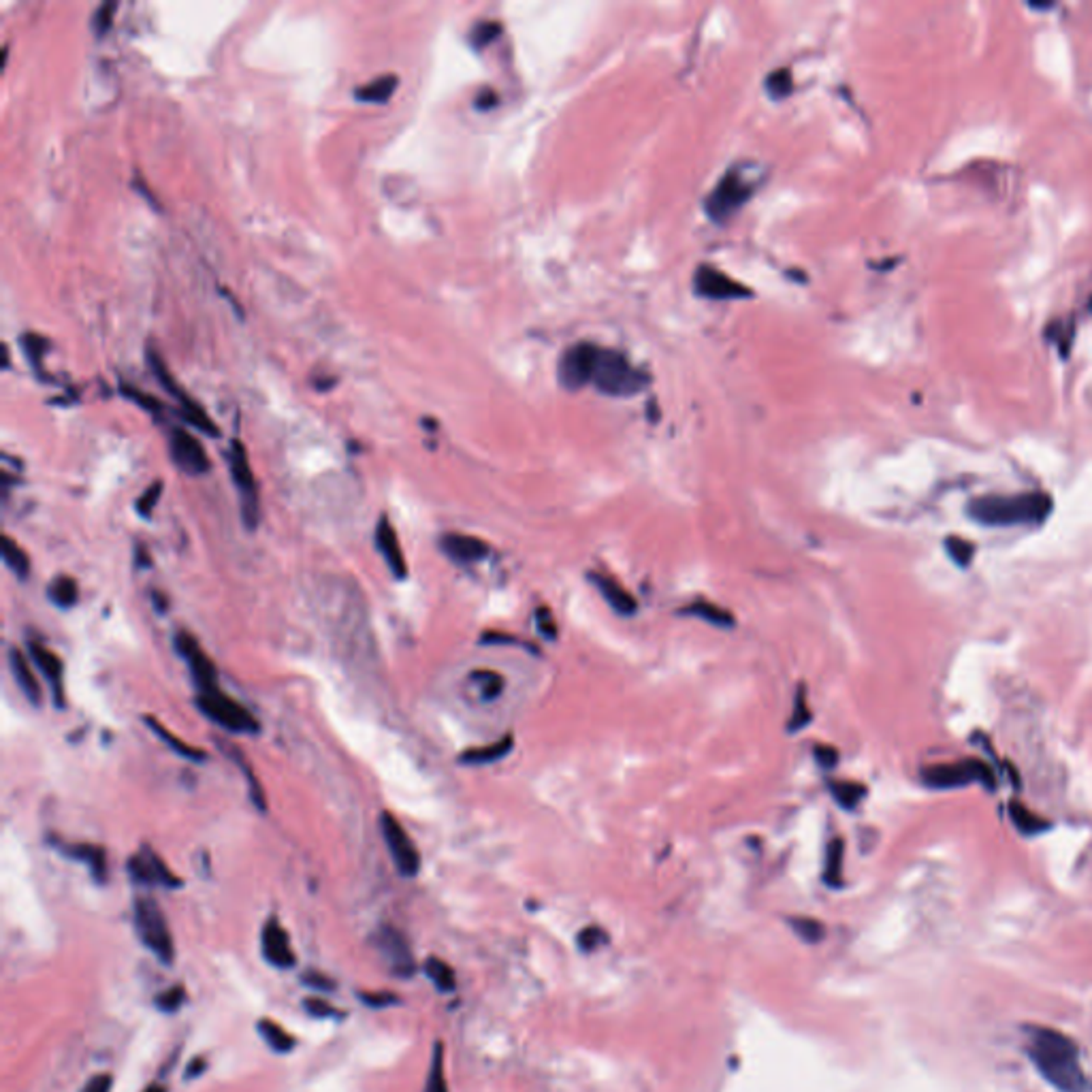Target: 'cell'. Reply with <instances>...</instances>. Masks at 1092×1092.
I'll return each instance as SVG.
<instances>
[{
  "instance_id": "6da1fadb",
  "label": "cell",
  "mask_w": 1092,
  "mask_h": 1092,
  "mask_svg": "<svg viewBox=\"0 0 1092 1092\" xmlns=\"http://www.w3.org/2000/svg\"><path fill=\"white\" fill-rule=\"evenodd\" d=\"M1027 1054L1043 1080L1058 1092H1088L1080 1052L1071 1037L1050 1027L1027 1028Z\"/></svg>"
},
{
  "instance_id": "7a4b0ae2",
  "label": "cell",
  "mask_w": 1092,
  "mask_h": 1092,
  "mask_svg": "<svg viewBox=\"0 0 1092 1092\" xmlns=\"http://www.w3.org/2000/svg\"><path fill=\"white\" fill-rule=\"evenodd\" d=\"M1050 512H1052V500L1046 493L988 495L973 500L968 506V515L990 528L1041 523L1046 521Z\"/></svg>"
},
{
  "instance_id": "3957f363",
  "label": "cell",
  "mask_w": 1092,
  "mask_h": 1092,
  "mask_svg": "<svg viewBox=\"0 0 1092 1092\" xmlns=\"http://www.w3.org/2000/svg\"><path fill=\"white\" fill-rule=\"evenodd\" d=\"M591 382L606 395H634L647 385V378L623 354L598 348Z\"/></svg>"
},
{
  "instance_id": "277c9868",
  "label": "cell",
  "mask_w": 1092,
  "mask_h": 1092,
  "mask_svg": "<svg viewBox=\"0 0 1092 1092\" xmlns=\"http://www.w3.org/2000/svg\"><path fill=\"white\" fill-rule=\"evenodd\" d=\"M135 931L139 934L141 944L152 952L156 958L165 965H171L175 956L173 937H171L167 918L154 898L139 896L133 907Z\"/></svg>"
},
{
  "instance_id": "5b68a950",
  "label": "cell",
  "mask_w": 1092,
  "mask_h": 1092,
  "mask_svg": "<svg viewBox=\"0 0 1092 1092\" xmlns=\"http://www.w3.org/2000/svg\"><path fill=\"white\" fill-rule=\"evenodd\" d=\"M196 705H199L203 715H208L211 721H216L218 726H222L233 734H256L261 730L256 717L243 705H239L237 700L224 694L220 687L199 694Z\"/></svg>"
},
{
  "instance_id": "8992f818",
  "label": "cell",
  "mask_w": 1092,
  "mask_h": 1092,
  "mask_svg": "<svg viewBox=\"0 0 1092 1092\" xmlns=\"http://www.w3.org/2000/svg\"><path fill=\"white\" fill-rule=\"evenodd\" d=\"M921 779H924L926 785L937 789L965 788V785L973 781L984 783L986 788H994L996 785L992 768H990L986 762L973 760V757H967V760L954 764H934V766L921 770Z\"/></svg>"
},
{
  "instance_id": "52a82bcc",
  "label": "cell",
  "mask_w": 1092,
  "mask_h": 1092,
  "mask_svg": "<svg viewBox=\"0 0 1092 1092\" xmlns=\"http://www.w3.org/2000/svg\"><path fill=\"white\" fill-rule=\"evenodd\" d=\"M146 354H148V363H149V367H152V372H154L156 378H159L160 385L165 386L167 391L171 395H173V398L177 401H180V414H182V419L186 421V422H190V425H193V427L199 429V432L211 435V438H218V433H220V432H218L216 422L209 419V414L205 412V410L199 404H196V401L193 398H190V395L186 391H184V388L180 385H177L175 378L169 372V367L165 365V361H162V357H160L159 352H156V348L148 346V352Z\"/></svg>"
},
{
  "instance_id": "ba28073f",
  "label": "cell",
  "mask_w": 1092,
  "mask_h": 1092,
  "mask_svg": "<svg viewBox=\"0 0 1092 1092\" xmlns=\"http://www.w3.org/2000/svg\"><path fill=\"white\" fill-rule=\"evenodd\" d=\"M227 457H229L231 476H233V482L239 491V497H242L243 525L248 529H255L258 525V518H261V504H258V487H256L255 472H252V468H250L248 453H245L242 442L233 440L231 442Z\"/></svg>"
},
{
  "instance_id": "9c48e42d",
  "label": "cell",
  "mask_w": 1092,
  "mask_h": 1092,
  "mask_svg": "<svg viewBox=\"0 0 1092 1092\" xmlns=\"http://www.w3.org/2000/svg\"><path fill=\"white\" fill-rule=\"evenodd\" d=\"M380 828H382V837H385L386 849H388V853H391L398 871L404 877H414L416 872L421 871V853H419V849H416L412 838L408 837L404 825L399 824V819L395 817L393 813L382 811Z\"/></svg>"
},
{
  "instance_id": "30bf717a",
  "label": "cell",
  "mask_w": 1092,
  "mask_h": 1092,
  "mask_svg": "<svg viewBox=\"0 0 1092 1092\" xmlns=\"http://www.w3.org/2000/svg\"><path fill=\"white\" fill-rule=\"evenodd\" d=\"M749 195L751 184L742 180L741 173L732 171V173L721 177V182L717 184L713 195L706 199V214L711 216L715 222L726 220V218L732 216L734 211L747 201Z\"/></svg>"
},
{
  "instance_id": "8fae6325",
  "label": "cell",
  "mask_w": 1092,
  "mask_h": 1092,
  "mask_svg": "<svg viewBox=\"0 0 1092 1092\" xmlns=\"http://www.w3.org/2000/svg\"><path fill=\"white\" fill-rule=\"evenodd\" d=\"M175 648H177V653L186 659L190 674H193V681L196 685V692L203 694V692H209V689L218 687V672H216L214 661H211L209 655L199 647V643H196V638L193 636V634L177 632L175 634Z\"/></svg>"
},
{
  "instance_id": "7c38bea8",
  "label": "cell",
  "mask_w": 1092,
  "mask_h": 1092,
  "mask_svg": "<svg viewBox=\"0 0 1092 1092\" xmlns=\"http://www.w3.org/2000/svg\"><path fill=\"white\" fill-rule=\"evenodd\" d=\"M171 457L175 466L190 476H201L209 469V457L203 444L182 427L171 432Z\"/></svg>"
},
{
  "instance_id": "4fadbf2b",
  "label": "cell",
  "mask_w": 1092,
  "mask_h": 1092,
  "mask_svg": "<svg viewBox=\"0 0 1092 1092\" xmlns=\"http://www.w3.org/2000/svg\"><path fill=\"white\" fill-rule=\"evenodd\" d=\"M128 872L136 884L141 885H165V887H180L182 879L169 871V866L162 862L159 853L149 848H143L139 853L128 860Z\"/></svg>"
},
{
  "instance_id": "5bb4252c",
  "label": "cell",
  "mask_w": 1092,
  "mask_h": 1092,
  "mask_svg": "<svg viewBox=\"0 0 1092 1092\" xmlns=\"http://www.w3.org/2000/svg\"><path fill=\"white\" fill-rule=\"evenodd\" d=\"M375 945H378L380 954L385 956V960L388 962V967H391V971L395 975H399V978H412L416 968L412 950H410L406 937L398 928L382 926L380 931L375 932Z\"/></svg>"
},
{
  "instance_id": "9a60e30c",
  "label": "cell",
  "mask_w": 1092,
  "mask_h": 1092,
  "mask_svg": "<svg viewBox=\"0 0 1092 1092\" xmlns=\"http://www.w3.org/2000/svg\"><path fill=\"white\" fill-rule=\"evenodd\" d=\"M596 352H598V346H593V344H578L575 348H570V350L562 357V361H559V367H557V374H559V380H562V385L568 386V388H580L583 385H587V382H591Z\"/></svg>"
},
{
  "instance_id": "2e32d148",
  "label": "cell",
  "mask_w": 1092,
  "mask_h": 1092,
  "mask_svg": "<svg viewBox=\"0 0 1092 1092\" xmlns=\"http://www.w3.org/2000/svg\"><path fill=\"white\" fill-rule=\"evenodd\" d=\"M263 954L273 967L278 968H291L295 967V952H292L289 932L279 924L278 918H269L261 934Z\"/></svg>"
},
{
  "instance_id": "e0dca14e",
  "label": "cell",
  "mask_w": 1092,
  "mask_h": 1092,
  "mask_svg": "<svg viewBox=\"0 0 1092 1092\" xmlns=\"http://www.w3.org/2000/svg\"><path fill=\"white\" fill-rule=\"evenodd\" d=\"M374 538H375V549H378L380 555L385 557L391 575L399 580L406 578L408 576V564H406L404 551H401L398 531H395V528L386 516H382L378 521V528H375Z\"/></svg>"
},
{
  "instance_id": "ac0fdd59",
  "label": "cell",
  "mask_w": 1092,
  "mask_h": 1092,
  "mask_svg": "<svg viewBox=\"0 0 1092 1092\" xmlns=\"http://www.w3.org/2000/svg\"><path fill=\"white\" fill-rule=\"evenodd\" d=\"M29 653H30V659L34 661V666L39 668V672L43 674L47 682L52 685L53 700H56V705L63 708L65 706V694H63L65 692V687H63L65 666H63V661H60V658L52 651V648H47L45 645H41V643H34V640H30Z\"/></svg>"
},
{
  "instance_id": "d6986e66",
  "label": "cell",
  "mask_w": 1092,
  "mask_h": 1092,
  "mask_svg": "<svg viewBox=\"0 0 1092 1092\" xmlns=\"http://www.w3.org/2000/svg\"><path fill=\"white\" fill-rule=\"evenodd\" d=\"M440 546L444 555L457 564H476L489 555V544L468 534H444Z\"/></svg>"
},
{
  "instance_id": "ffe728a7",
  "label": "cell",
  "mask_w": 1092,
  "mask_h": 1092,
  "mask_svg": "<svg viewBox=\"0 0 1092 1092\" xmlns=\"http://www.w3.org/2000/svg\"><path fill=\"white\" fill-rule=\"evenodd\" d=\"M694 286H695V291H698V295H705V297H711V299H734V297L747 295V289H742L741 284H736L732 278L726 276V273L715 271L711 267H702L698 273H695Z\"/></svg>"
},
{
  "instance_id": "44dd1931",
  "label": "cell",
  "mask_w": 1092,
  "mask_h": 1092,
  "mask_svg": "<svg viewBox=\"0 0 1092 1092\" xmlns=\"http://www.w3.org/2000/svg\"><path fill=\"white\" fill-rule=\"evenodd\" d=\"M589 580L593 583V587L599 591V596H602L606 602L611 604L612 611H617L619 614H634L638 611V604H636V598L632 596L630 591L625 589L623 585L617 583L612 576L604 575V572H591Z\"/></svg>"
},
{
  "instance_id": "7402d4cb",
  "label": "cell",
  "mask_w": 1092,
  "mask_h": 1092,
  "mask_svg": "<svg viewBox=\"0 0 1092 1092\" xmlns=\"http://www.w3.org/2000/svg\"><path fill=\"white\" fill-rule=\"evenodd\" d=\"M9 666H11L13 679H16V682L24 692L26 698H29L34 706H39L41 702H43V692H41V682L37 679V674H34V671H32L30 659L26 658L19 648L11 647L9 648Z\"/></svg>"
},
{
  "instance_id": "603a6c76",
  "label": "cell",
  "mask_w": 1092,
  "mask_h": 1092,
  "mask_svg": "<svg viewBox=\"0 0 1092 1092\" xmlns=\"http://www.w3.org/2000/svg\"><path fill=\"white\" fill-rule=\"evenodd\" d=\"M466 685H468L469 695H472L476 702H481V705H489V702L500 698L504 687H506V679H504L500 672L481 668V671H472L468 674Z\"/></svg>"
},
{
  "instance_id": "cb8c5ba5",
  "label": "cell",
  "mask_w": 1092,
  "mask_h": 1092,
  "mask_svg": "<svg viewBox=\"0 0 1092 1092\" xmlns=\"http://www.w3.org/2000/svg\"><path fill=\"white\" fill-rule=\"evenodd\" d=\"M63 851H65V856L77 860V862L88 864V869H90L92 877L97 879V882H105L107 879L105 849L97 848V845H90V843H75V845H66V848H63Z\"/></svg>"
},
{
  "instance_id": "d4e9b609",
  "label": "cell",
  "mask_w": 1092,
  "mask_h": 1092,
  "mask_svg": "<svg viewBox=\"0 0 1092 1092\" xmlns=\"http://www.w3.org/2000/svg\"><path fill=\"white\" fill-rule=\"evenodd\" d=\"M146 723L160 741H165V745L173 751V754L186 757V760H193V762H203L205 754L201 749H196L193 745H188V742H184L182 739H177V736L173 732H169V730L162 726L159 719H154V717H146Z\"/></svg>"
},
{
  "instance_id": "484cf974",
  "label": "cell",
  "mask_w": 1092,
  "mask_h": 1092,
  "mask_svg": "<svg viewBox=\"0 0 1092 1092\" xmlns=\"http://www.w3.org/2000/svg\"><path fill=\"white\" fill-rule=\"evenodd\" d=\"M398 75H380V77L367 81L365 86L357 88L354 97L363 102H386L398 90Z\"/></svg>"
},
{
  "instance_id": "4316f807",
  "label": "cell",
  "mask_w": 1092,
  "mask_h": 1092,
  "mask_svg": "<svg viewBox=\"0 0 1092 1092\" xmlns=\"http://www.w3.org/2000/svg\"><path fill=\"white\" fill-rule=\"evenodd\" d=\"M843 860H845V843L841 838H832L828 849H825V866H824V882L830 887H841L843 884Z\"/></svg>"
},
{
  "instance_id": "83f0119b",
  "label": "cell",
  "mask_w": 1092,
  "mask_h": 1092,
  "mask_svg": "<svg viewBox=\"0 0 1092 1092\" xmlns=\"http://www.w3.org/2000/svg\"><path fill=\"white\" fill-rule=\"evenodd\" d=\"M510 749H512V736H504V739L491 742V745H487V747L466 751V754H461L459 760L463 764H491V762L502 760L504 755H508Z\"/></svg>"
},
{
  "instance_id": "f1b7e54d",
  "label": "cell",
  "mask_w": 1092,
  "mask_h": 1092,
  "mask_svg": "<svg viewBox=\"0 0 1092 1092\" xmlns=\"http://www.w3.org/2000/svg\"><path fill=\"white\" fill-rule=\"evenodd\" d=\"M1009 815H1012V822L1022 835H1039V832H1046L1050 828L1048 819L1037 815L1035 811H1030L1020 802L1009 804Z\"/></svg>"
},
{
  "instance_id": "f546056e",
  "label": "cell",
  "mask_w": 1092,
  "mask_h": 1092,
  "mask_svg": "<svg viewBox=\"0 0 1092 1092\" xmlns=\"http://www.w3.org/2000/svg\"><path fill=\"white\" fill-rule=\"evenodd\" d=\"M3 559L5 565L9 568L18 578H29L30 575V557L22 546H19L11 536H3Z\"/></svg>"
},
{
  "instance_id": "4dcf8cb0",
  "label": "cell",
  "mask_w": 1092,
  "mask_h": 1092,
  "mask_svg": "<svg viewBox=\"0 0 1092 1092\" xmlns=\"http://www.w3.org/2000/svg\"><path fill=\"white\" fill-rule=\"evenodd\" d=\"M258 1033H261L263 1039L267 1041V1046L273 1050V1052L286 1054L295 1048V1037H292L291 1033H286V1030L279 1027L278 1022L261 1020L258 1022Z\"/></svg>"
},
{
  "instance_id": "1f68e13d",
  "label": "cell",
  "mask_w": 1092,
  "mask_h": 1092,
  "mask_svg": "<svg viewBox=\"0 0 1092 1092\" xmlns=\"http://www.w3.org/2000/svg\"><path fill=\"white\" fill-rule=\"evenodd\" d=\"M681 614H692V617H698L702 621H708V623L721 625V627H732L734 625L732 612L723 611L721 606L711 604V602H694V604H687L685 609H681Z\"/></svg>"
},
{
  "instance_id": "d6a6232c",
  "label": "cell",
  "mask_w": 1092,
  "mask_h": 1092,
  "mask_svg": "<svg viewBox=\"0 0 1092 1092\" xmlns=\"http://www.w3.org/2000/svg\"><path fill=\"white\" fill-rule=\"evenodd\" d=\"M47 596H50L52 602L60 606V609H71V606H75V602L79 599L77 580L71 578V576H56L52 580Z\"/></svg>"
},
{
  "instance_id": "836d02e7",
  "label": "cell",
  "mask_w": 1092,
  "mask_h": 1092,
  "mask_svg": "<svg viewBox=\"0 0 1092 1092\" xmlns=\"http://www.w3.org/2000/svg\"><path fill=\"white\" fill-rule=\"evenodd\" d=\"M425 973H427V978L442 990V992H450V990H455V986H457L453 968H450V965H446L444 960L435 958V956L427 958Z\"/></svg>"
},
{
  "instance_id": "e575fe53",
  "label": "cell",
  "mask_w": 1092,
  "mask_h": 1092,
  "mask_svg": "<svg viewBox=\"0 0 1092 1092\" xmlns=\"http://www.w3.org/2000/svg\"><path fill=\"white\" fill-rule=\"evenodd\" d=\"M830 789L832 796L837 798V802L845 809H856L866 794L864 785H860L856 781H837L830 785Z\"/></svg>"
},
{
  "instance_id": "d590c367",
  "label": "cell",
  "mask_w": 1092,
  "mask_h": 1092,
  "mask_svg": "<svg viewBox=\"0 0 1092 1092\" xmlns=\"http://www.w3.org/2000/svg\"><path fill=\"white\" fill-rule=\"evenodd\" d=\"M425 1092H448L446 1077H444V1046L442 1043H435V1048H433V1058H432V1067H429Z\"/></svg>"
},
{
  "instance_id": "8d00e7d4",
  "label": "cell",
  "mask_w": 1092,
  "mask_h": 1092,
  "mask_svg": "<svg viewBox=\"0 0 1092 1092\" xmlns=\"http://www.w3.org/2000/svg\"><path fill=\"white\" fill-rule=\"evenodd\" d=\"M22 348L24 354L30 361V365L34 367V372L43 375V367H41V363H43V354L47 352V348H50L47 339L37 336V333H26V336H22Z\"/></svg>"
},
{
  "instance_id": "74e56055",
  "label": "cell",
  "mask_w": 1092,
  "mask_h": 1092,
  "mask_svg": "<svg viewBox=\"0 0 1092 1092\" xmlns=\"http://www.w3.org/2000/svg\"><path fill=\"white\" fill-rule=\"evenodd\" d=\"M945 549H947V555L952 557V562L958 564L960 568H967V565L971 564L973 557H975V544L965 540V538H960V536H947Z\"/></svg>"
},
{
  "instance_id": "f35d334b",
  "label": "cell",
  "mask_w": 1092,
  "mask_h": 1092,
  "mask_svg": "<svg viewBox=\"0 0 1092 1092\" xmlns=\"http://www.w3.org/2000/svg\"><path fill=\"white\" fill-rule=\"evenodd\" d=\"M789 924L796 931L798 937H801L802 941H807V944H819L825 934V928H824L822 921H817L813 918H794V920H789Z\"/></svg>"
},
{
  "instance_id": "ab89813d",
  "label": "cell",
  "mask_w": 1092,
  "mask_h": 1092,
  "mask_svg": "<svg viewBox=\"0 0 1092 1092\" xmlns=\"http://www.w3.org/2000/svg\"><path fill=\"white\" fill-rule=\"evenodd\" d=\"M160 495H162V481H156V482L149 484V487L141 493L139 500H136V504H135L136 512H139L143 518L152 516L154 508L159 506V502H160Z\"/></svg>"
},
{
  "instance_id": "60d3db41",
  "label": "cell",
  "mask_w": 1092,
  "mask_h": 1092,
  "mask_svg": "<svg viewBox=\"0 0 1092 1092\" xmlns=\"http://www.w3.org/2000/svg\"><path fill=\"white\" fill-rule=\"evenodd\" d=\"M184 1001H186V992H184L182 986L167 988L165 992H160L154 999L156 1007H159L160 1012H177V1009L184 1005Z\"/></svg>"
},
{
  "instance_id": "b9f144b4",
  "label": "cell",
  "mask_w": 1092,
  "mask_h": 1092,
  "mask_svg": "<svg viewBox=\"0 0 1092 1092\" xmlns=\"http://www.w3.org/2000/svg\"><path fill=\"white\" fill-rule=\"evenodd\" d=\"M497 34H500V24L495 22H481L474 26L472 34H469V39H472V45L476 50H481V47L489 45L491 41H493Z\"/></svg>"
},
{
  "instance_id": "7bdbcfd3",
  "label": "cell",
  "mask_w": 1092,
  "mask_h": 1092,
  "mask_svg": "<svg viewBox=\"0 0 1092 1092\" xmlns=\"http://www.w3.org/2000/svg\"><path fill=\"white\" fill-rule=\"evenodd\" d=\"M766 88L773 99H783L791 92V75L789 71H777L768 77Z\"/></svg>"
},
{
  "instance_id": "ee69618b",
  "label": "cell",
  "mask_w": 1092,
  "mask_h": 1092,
  "mask_svg": "<svg viewBox=\"0 0 1092 1092\" xmlns=\"http://www.w3.org/2000/svg\"><path fill=\"white\" fill-rule=\"evenodd\" d=\"M118 9V3H102L97 11H94L92 16V29L94 32L99 34H105L109 30V26L113 22V13Z\"/></svg>"
},
{
  "instance_id": "f6af8a7d",
  "label": "cell",
  "mask_w": 1092,
  "mask_h": 1092,
  "mask_svg": "<svg viewBox=\"0 0 1092 1092\" xmlns=\"http://www.w3.org/2000/svg\"><path fill=\"white\" fill-rule=\"evenodd\" d=\"M794 717H791L789 721V730H801L804 728V723L811 719V713H809V705H807V695H804V689L801 687L796 694V702H794Z\"/></svg>"
},
{
  "instance_id": "bcb514c9",
  "label": "cell",
  "mask_w": 1092,
  "mask_h": 1092,
  "mask_svg": "<svg viewBox=\"0 0 1092 1092\" xmlns=\"http://www.w3.org/2000/svg\"><path fill=\"white\" fill-rule=\"evenodd\" d=\"M303 1007L305 1012L314 1015V1018H336L338 1012L333 1009L331 1003H326L325 999H318V996H312V999H305L303 1001Z\"/></svg>"
},
{
  "instance_id": "7dc6e473",
  "label": "cell",
  "mask_w": 1092,
  "mask_h": 1092,
  "mask_svg": "<svg viewBox=\"0 0 1092 1092\" xmlns=\"http://www.w3.org/2000/svg\"><path fill=\"white\" fill-rule=\"evenodd\" d=\"M536 621H538V630L544 638H555L557 636V623H555V617H552V612L549 609H538L536 611Z\"/></svg>"
},
{
  "instance_id": "c3c4849f",
  "label": "cell",
  "mask_w": 1092,
  "mask_h": 1092,
  "mask_svg": "<svg viewBox=\"0 0 1092 1092\" xmlns=\"http://www.w3.org/2000/svg\"><path fill=\"white\" fill-rule=\"evenodd\" d=\"M359 999L363 1001L367 1007H374V1009L388 1007V1005H393V1003L399 1001L393 992H385V990H382V992H363L359 996Z\"/></svg>"
},
{
  "instance_id": "681fc988",
  "label": "cell",
  "mask_w": 1092,
  "mask_h": 1092,
  "mask_svg": "<svg viewBox=\"0 0 1092 1092\" xmlns=\"http://www.w3.org/2000/svg\"><path fill=\"white\" fill-rule=\"evenodd\" d=\"M604 939L606 937H604L602 931H598V928H587V931L580 932L578 944L585 952H591V950H596L599 944H604Z\"/></svg>"
},
{
  "instance_id": "f907efd6",
  "label": "cell",
  "mask_w": 1092,
  "mask_h": 1092,
  "mask_svg": "<svg viewBox=\"0 0 1092 1092\" xmlns=\"http://www.w3.org/2000/svg\"><path fill=\"white\" fill-rule=\"evenodd\" d=\"M112 1086H113L112 1075H109V1074H97V1075L90 1077V1080H88L84 1084V1088H81V1092H112Z\"/></svg>"
},
{
  "instance_id": "816d5d0a",
  "label": "cell",
  "mask_w": 1092,
  "mask_h": 1092,
  "mask_svg": "<svg viewBox=\"0 0 1092 1092\" xmlns=\"http://www.w3.org/2000/svg\"><path fill=\"white\" fill-rule=\"evenodd\" d=\"M303 984H307V986L314 988V990H326V992L336 990V981L326 978L325 973H316V971L307 973L305 978H303Z\"/></svg>"
},
{
  "instance_id": "f5cc1de1",
  "label": "cell",
  "mask_w": 1092,
  "mask_h": 1092,
  "mask_svg": "<svg viewBox=\"0 0 1092 1092\" xmlns=\"http://www.w3.org/2000/svg\"><path fill=\"white\" fill-rule=\"evenodd\" d=\"M815 757L822 766L832 768L838 760V754H837V749H832V747H815Z\"/></svg>"
},
{
  "instance_id": "db71d44e",
  "label": "cell",
  "mask_w": 1092,
  "mask_h": 1092,
  "mask_svg": "<svg viewBox=\"0 0 1092 1092\" xmlns=\"http://www.w3.org/2000/svg\"><path fill=\"white\" fill-rule=\"evenodd\" d=\"M135 564H136V568H139V570L149 568V565H152V557H149L146 544H136L135 546Z\"/></svg>"
},
{
  "instance_id": "11a10c76",
  "label": "cell",
  "mask_w": 1092,
  "mask_h": 1092,
  "mask_svg": "<svg viewBox=\"0 0 1092 1092\" xmlns=\"http://www.w3.org/2000/svg\"><path fill=\"white\" fill-rule=\"evenodd\" d=\"M205 1069H208V1062H205V1058L196 1056V1058H193V1062L188 1064L186 1077H199Z\"/></svg>"
},
{
  "instance_id": "9f6ffc18",
  "label": "cell",
  "mask_w": 1092,
  "mask_h": 1092,
  "mask_svg": "<svg viewBox=\"0 0 1092 1092\" xmlns=\"http://www.w3.org/2000/svg\"><path fill=\"white\" fill-rule=\"evenodd\" d=\"M143 1092H167V1088L162 1086V1084H149V1086Z\"/></svg>"
},
{
  "instance_id": "6f0895ef",
  "label": "cell",
  "mask_w": 1092,
  "mask_h": 1092,
  "mask_svg": "<svg viewBox=\"0 0 1092 1092\" xmlns=\"http://www.w3.org/2000/svg\"><path fill=\"white\" fill-rule=\"evenodd\" d=\"M3 367L6 370L9 367V346L3 344Z\"/></svg>"
}]
</instances>
